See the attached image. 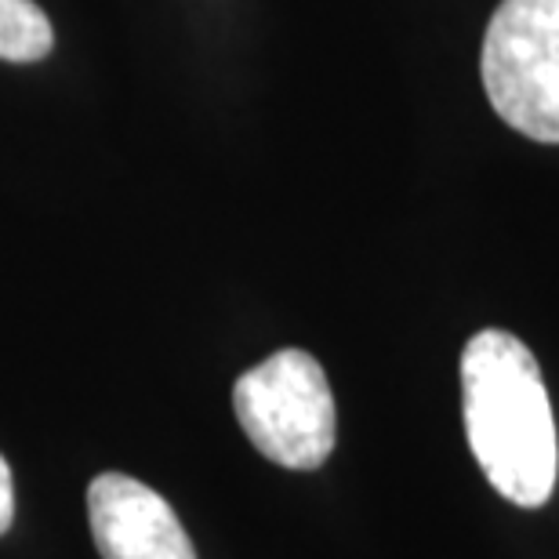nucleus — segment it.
Returning a JSON list of instances; mask_svg holds the SVG:
<instances>
[{
	"instance_id": "1",
	"label": "nucleus",
	"mask_w": 559,
	"mask_h": 559,
	"mask_svg": "<svg viewBox=\"0 0 559 559\" xmlns=\"http://www.w3.org/2000/svg\"><path fill=\"white\" fill-rule=\"evenodd\" d=\"M465 432L487 484L542 509L559 476L556 418L534 353L509 331H479L462 353Z\"/></svg>"
},
{
	"instance_id": "2",
	"label": "nucleus",
	"mask_w": 559,
	"mask_h": 559,
	"mask_svg": "<svg viewBox=\"0 0 559 559\" xmlns=\"http://www.w3.org/2000/svg\"><path fill=\"white\" fill-rule=\"evenodd\" d=\"M479 76L490 109L512 131L559 145V0H501Z\"/></svg>"
},
{
	"instance_id": "3",
	"label": "nucleus",
	"mask_w": 559,
	"mask_h": 559,
	"mask_svg": "<svg viewBox=\"0 0 559 559\" xmlns=\"http://www.w3.org/2000/svg\"><path fill=\"white\" fill-rule=\"evenodd\" d=\"M233 411L254 451L284 468L309 473L334 451V396L317 356L306 349H280L240 374Z\"/></svg>"
},
{
	"instance_id": "4",
	"label": "nucleus",
	"mask_w": 559,
	"mask_h": 559,
	"mask_svg": "<svg viewBox=\"0 0 559 559\" xmlns=\"http://www.w3.org/2000/svg\"><path fill=\"white\" fill-rule=\"evenodd\" d=\"M87 516L103 559H197L175 509L131 476H95L87 487Z\"/></svg>"
},
{
	"instance_id": "5",
	"label": "nucleus",
	"mask_w": 559,
	"mask_h": 559,
	"mask_svg": "<svg viewBox=\"0 0 559 559\" xmlns=\"http://www.w3.org/2000/svg\"><path fill=\"white\" fill-rule=\"evenodd\" d=\"M51 48L55 29L37 0H0V59L40 62Z\"/></svg>"
},
{
	"instance_id": "6",
	"label": "nucleus",
	"mask_w": 559,
	"mask_h": 559,
	"mask_svg": "<svg viewBox=\"0 0 559 559\" xmlns=\"http://www.w3.org/2000/svg\"><path fill=\"white\" fill-rule=\"evenodd\" d=\"M11 520H15V484H11V468L0 454V534H8Z\"/></svg>"
}]
</instances>
